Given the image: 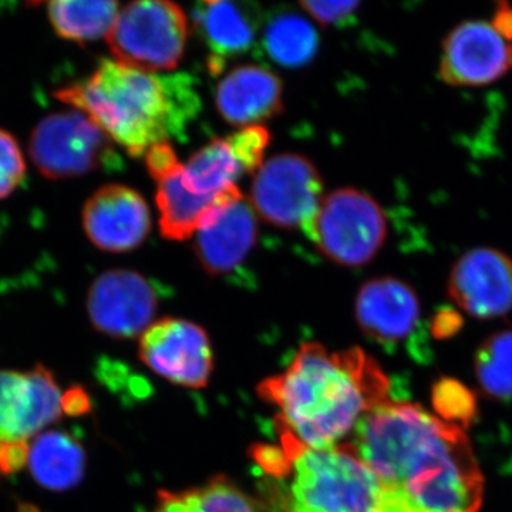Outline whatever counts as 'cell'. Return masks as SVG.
<instances>
[{
  "instance_id": "obj_2",
  "label": "cell",
  "mask_w": 512,
  "mask_h": 512,
  "mask_svg": "<svg viewBox=\"0 0 512 512\" xmlns=\"http://www.w3.org/2000/svg\"><path fill=\"white\" fill-rule=\"evenodd\" d=\"M56 97L86 114L134 158L183 137L201 109L188 74L147 73L114 59L101 60L87 79L57 90Z\"/></svg>"
},
{
  "instance_id": "obj_27",
  "label": "cell",
  "mask_w": 512,
  "mask_h": 512,
  "mask_svg": "<svg viewBox=\"0 0 512 512\" xmlns=\"http://www.w3.org/2000/svg\"><path fill=\"white\" fill-rule=\"evenodd\" d=\"M25 174V158L18 141L0 128V200L18 190Z\"/></svg>"
},
{
  "instance_id": "obj_32",
  "label": "cell",
  "mask_w": 512,
  "mask_h": 512,
  "mask_svg": "<svg viewBox=\"0 0 512 512\" xmlns=\"http://www.w3.org/2000/svg\"><path fill=\"white\" fill-rule=\"evenodd\" d=\"M63 412L69 416L77 417L90 412V397L82 387H72L63 394Z\"/></svg>"
},
{
  "instance_id": "obj_18",
  "label": "cell",
  "mask_w": 512,
  "mask_h": 512,
  "mask_svg": "<svg viewBox=\"0 0 512 512\" xmlns=\"http://www.w3.org/2000/svg\"><path fill=\"white\" fill-rule=\"evenodd\" d=\"M195 26L211 50L210 69L220 72L225 60L247 53L258 35L259 10L252 3H198L194 12Z\"/></svg>"
},
{
  "instance_id": "obj_7",
  "label": "cell",
  "mask_w": 512,
  "mask_h": 512,
  "mask_svg": "<svg viewBox=\"0 0 512 512\" xmlns=\"http://www.w3.org/2000/svg\"><path fill=\"white\" fill-rule=\"evenodd\" d=\"M29 153L49 180L82 177L119 160L109 136L74 109L40 120L30 137Z\"/></svg>"
},
{
  "instance_id": "obj_31",
  "label": "cell",
  "mask_w": 512,
  "mask_h": 512,
  "mask_svg": "<svg viewBox=\"0 0 512 512\" xmlns=\"http://www.w3.org/2000/svg\"><path fill=\"white\" fill-rule=\"evenodd\" d=\"M463 326V316L457 309L441 308L431 319L430 332L436 340H447L454 338Z\"/></svg>"
},
{
  "instance_id": "obj_4",
  "label": "cell",
  "mask_w": 512,
  "mask_h": 512,
  "mask_svg": "<svg viewBox=\"0 0 512 512\" xmlns=\"http://www.w3.org/2000/svg\"><path fill=\"white\" fill-rule=\"evenodd\" d=\"M284 468L285 512H380L384 485L349 443L329 450L282 443L275 473Z\"/></svg>"
},
{
  "instance_id": "obj_14",
  "label": "cell",
  "mask_w": 512,
  "mask_h": 512,
  "mask_svg": "<svg viewBox=\"0 0 512 512\" xmlns=\"http://www.w3.org/2000/svg\"><path fill=\"white\" fill-rule=\"evenodd\" d=\"M62 393L43 365L0 372V440L26 441L62 419Z\"/></svg>"
},
{
  "instance_id": "obj_8",
  "label": "cell",
  "mask_w": 512,
  "mask_h": 512,
  "mask_svg": "<svg viewBox=\"0 0 512 512\" xmlns=\"http://www.w3.org/2000/svg\"><path fill=\"white\" fill-rule=\"evenodd\" d=\"M325 197L318 168L301 154L269 158L254 175L251 201L256 214L282 229H305Z\"/></svg>"
},
{
  "instance_id": "obj_13",
  "label": "cell",
  "mask_w": 512,
  "mask_h": 512,
  "mask_svg": "<svg viewBox=\"0 0 512 512\" xmlns=\"http://www.w3.org/2000/svg\"><path fill=\"white\" fill-rule=\"evenodd\" d=\"M450 298L468 315L495 319L512 311V258L495 248H474L448 275Z\"/></svg>"
},
{
  "instance_id": "obj_9",
  "label": "cell",
  "mask_w": 512,
  "mask_h": 512,
  "mask_svg": "<svg viewBox=\"0 0 512 512\" xmlns=\"http://www.w3.org/2000/svg\"><path fill=\"white\" fill-rule=\"evenodd\" d=\"M138 356L151 372L187 389H204L214 369L207 332L187 319L156 320L140 336Z\"/></svg>"
},
{
  "instance_id": "obj_10",
  "label": "cell",
  "mask_w": 512,
  "mask_h": 512,
  "mask_svg": "<svg viewBox=\"0 0 512 512\" xmlns=\"http://www.w3.org/2000/svg\"><path fill=\"white\" fill-rule=\"evenodd\" d=\"M158 295L150 281L130 269H113L94 279L87 295L93 328L116 339L143 335L154 323Z\"/></svg>"
},
{
  "instance_id": "obj_29",
  "label": "cell",
  "mask_w": 512,
  "mask_h": 512,
  "mask_svg": "<svg viewBox=\"0 0 512 512\" xmlns=\"http://www.w3.org/2000/svg\"><path fill=\"white\" fill-rule=\"evenodd\" d=\"M146 164L148 173L157 181L164 175L171 173L181 163L171 144L161 143L147 151Z\"/></svg>"
},
{
  "instance_id": "obj_28",
  "label": "cell",
  "mask_w": 512,
  "mask_h": 512,
  "mask_svg": "<svg viewBox=\"0 0 512 512\" xmlns=\"http://www.w3.org/2000/svg\"><path fill=\"white\" fill-rule=\"evenodd\" d=\"M301 8L322 26H342L356 15L360 2H301Z\"/></svg>"
},
{
  "instance_id": "obj_21",
  "label": "cell",
  "mask_w": 512,
  "mask_h": 512,
  "mask_svg": "<svg viewBox=\"0 0 512 512\" xmlns=\"http://www.w3.org/2000/svg\"><path fill=\"white\" fill-rule=\"evenodd\" d=\"M245 174L251 173L232 136L215 138L183 165L187 190L208 197L238 187L237 181Z\"/></svg>"
},
{
  "instance_id": "obj_3",
  "label": "cell",
  "mask_w": 512,
  "mask_h": 512,
  "mask_svg": "<svg viewBox=\"0 0 512 512\" xmlns=\"http://www.w3.org/2000/svg\"><path fill=\"white\" fill-rule=\"evenodd\" d=\"M349 444L383 484L400 488L412 503L480 470L464 430L413 403L389 400L370 410Z\"/></svg>"
},
{
  "instance_id": "obj_1",
  "label": "cell",
  "mask_w": 512,
  "mask_h": 512,
  "mask_svg": "<svg viewBox=\"0 0 512 512\" xmlns=\"http://www.w3.org/2000/svg\"><path fill=\"white\" fill-rule=\"evenodd\" d=\"M389 390L386 373L362 349L330 352L315 342L259 386L278 409L282 441L311 450L340 446L365 414L389 402Z\"/></svg>"
},
{
  "instance_id": "obj_30",
  "label": "cell",
  "mask_w": 512,
  "mask_h": 512,
  "mask_svg": "<svg viewBox=\"0 0 512 512\" xmlns=\"http://www.w3.org/2000/svg\"><path fill=\"white\" fill-rule=\"evenodd\" d=\"M30 447L26 441H3L0 448V474L18 473L29 463Z\"/></svg>"
},
{
  "instance_id": "obj_6",
  "label": "cell",
  "mask_w": 512,
  "mask_h": 512,
  "mask_svg": "<svg viewBox=\"0 0 512 512\" xmlns=\"http://www.w3.org/2000/svg\"><path fill=\"white\" fill-rule=\"evenodd\" d=\"M188 35L190 22L177 3L138 0L120 9L106 39L117 62L160 74L183 60Z\"/></svg>"
},
{
  "instance_id": "obj_26",
  "label": "cell",
  "mask_w": 512,
  "mask_h": 512,
  "mask_svg": "<svg viewBox=\"0 0 512 512\" xmlns=\"http://www.w3.org/2000/svg\"><path fill=\"white\" fill-rule=\"evenodd\" d=\"M431 404L440 420L466 430L477 419V397L466 384L441 377L431 389Z\"/></svg>"
},
{
  "instance_id": "obj_24",
  "label": "cell",
  "mask_w": 512,
  "mask_h": 512,
  "mask_svg": "<svg viewBox=\"0 0 512 512\" xmlns=\"http://www.w3.org/2000/svg\"><path fill=\"white\" fill-rule=\"evenodd\" d=\"M151 512H258L251 498L227 478L180 493L161 491Z\"/></svg>"
},
{
  "instance_id": "obj_12",
  "label": "cell",
  "mask_w": 512,
  "mask_h": 512,
  "mask_svg": "<svg viewBox=\"0 0 512 512\" xmlns=\"http://www.w3.org/2000/svg\"><path fill=\"white\" fill-rule=\"evenodd\" d=\"M512 70V42L491 22L468 20L443 40L440 79L454 87L487 86Z\"/></svg>"
},
{
  "instance_id": "obj_23",
  "label": "cell",
  "mask_w": 512,
  "mask_h": 512,
  "mask_svg": "<svg viewBox=\"0 0 512 512\" xmlns=\"http://www.w3.org/2000/svg\"><path fill=\"white\" fill-rule=\"evenodd\" d=\"M120 5L103 0H59L47 3V18L63 39L89 43L109 36Z\"/></svg>"
},
{
  "instance_id": "obj_5",
  "label": "cell",
  "mask_w": 512,
  "mask_h": 512,
  "mask_svg": "<svg viewBox=\"0 0 512 512\" xmlns=\"http://www.w3.org/2000/svg\"><path fill=\"white\" fill-rule=\"evenodd\" d=\"M387 231L382 205L356 188H339L325 195L303 229L326 258L348 268L370 264L386 244Z\"/></svg>"
},
{
  "instance_id": "obj_33",
  "label": "cell",
  "mask_w": 512,
  "mask_h": 512,
  "mask_svg": "<svg viewBox=\"0 0 512 512\" xmlns=\"http://www.w3.org/2000/svg\"><path fill=\"white\" fill-rule=\"evenodd\" d=\"M491 25L501 36L512 42V6L505 2L497 3Z\"/></svg>"
},
{
  "instance_id": "obj_25",
  "label": "cell",
  "mask_w": 512,
  "mask_h": 512,
  "mask_svg": "<svg viewBox=\"0 0 512 512\" xmlns=\"http://www.w3.org/2000/svg\"><path fill=\"white\" fill-rule=\"evenodd\" d=\"M481 390L488 399L512 400V330H500L481 343L474 360Z\"/></svg>"
},
{
  "instance_id": "obj_17",
  "label": "cell",
  "mask_w": 512,
  "mask_h": 512,
  "mask_svg": "<svg viewBox=\"0 0 512 512\" xmlns=\"http://www.w3.org/2000/svg\"><path fill=\"white\" fill-rule=\"evenodd\" d=\"M215 106L231 126H262L284 110L282 80L265 67L239 66L218 83Z\"/></svg>"
},
{
  "instance_id": "obj_22",
  "label": "cell",
  "mask_w": 512,
  "mask_h": 512,
  "mask_svg": "<svg viewBox=\"0 0 512 512\" xmlns=\"http://www.w3.org/2000/svg\"><path fill=\"white\" fill-rule=\"evenodd\" d=\"M318 29L295 12L276 15L266 23L262 43L269 57L286 69H301L319 52Z\"/></svg>"
},
{
  "instance_id": "obj_16",
  "label": "cell",
  "mask_w": 512,
  "mask_h": 512,
  "mask_svg": "<svg viewBox=\"0 0 512 512\" xmlns=\"http://www.w3.org/2000/svg\"><path fill=\"white\" fill-rule=\"evenodd\" d=\"M256 239V212L239 192L205 215L195 232L194 251L208 275L224 276L248 258Z\"/></svg>"
},
{
  "instance_id": "obj_19",
  "label": "cell",
  "mask_w": 512,
  "mask_h": 512,
  "mask_svg": "<svg viewBox=\"0 0 512 512\" xmlns=\"http://www.w3.org/2000/svg\"><path fill=\"white\" fill-rule=\"evenodd\" d=\"M183 163L157 180L156 204L160 214V231L170 241H187L194 237L201 221L212 208L239 194V187L208 197L188 191L183 181Z\"/></svg>"
},
{
  "instance_id": "obj_20",
  "label": "cell",
  "mask_w": 512,
  "mask_h": 512,
  "mask_svg": "<svg viewBox=\"0 0 512 512\" xmlns=\"http://www.w3.org/2000/svg\"><path fill=\"white\" fill-rule=\"evenodd\" d=\"M86 451L79 440L64 431L40 434L30 447L29 467L37 484L46 490L77 487L86 473Z\"/></svg>"
},
{
  "instance_id": "obj_15",
  "label": "cell",
  "mask_w": 512,
  "mask_h": 512,
  "mask_svg": "<svg viewBox=\"0 0 512 512\" xmlns=\"http://www.w3.org/2000/svg\"><path fill=\"white\" fill-rule=\"evenodd\" d=\"M83 228L94 247L126 254L140 247L150 234V208L133 188L104 185L84 204Z\"/></svg>"
},
{
  "instance_id": "obj_11",
  "label": "cell",
  "mask_w": 512,
  "mask_h": 512,
  "mask_svg": "<svg viewBox=\"0 0 512 512\" xmlns=\"http://www.w3.org/2000/svg\"><path fill=\"white\" fill-rule=\"evenodd\" d=\"M420 312L416 291L394 276L370 279L357 292L356 322L367 338L375 340L384 349L407 346L409 355L424 363L414 345V335L420 329Z\"/></svg>"
},
{
  "instance_id": "obj_34",
  "label": "cell",
  "mask_w": 512,
  "mask_h": 512,
  "mask_svg": "<svg viewBox=\"0 0 512 512\" xmlns=\"http://www.w3.org/2000/svg\"><path fill=\"white\" fill-rule=\"evenodd\" d=\"M2 443H3V441H2V440H0V448H2Z\"/></svg>"
}]
</instances>
